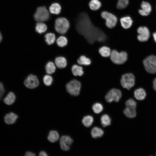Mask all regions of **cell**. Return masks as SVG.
Listing matches in <instances>:
<instances>
[{
  "mask_svg": "<svg viewBox=\"0 0 156 156\" xmlns=\"http://www.w3.org/2000/svg\"><path fill=\"white\" fill-rule=\"evenodd\" d=\"M125 104L126 106L132 107L136 108L137 103L133 99H130L126 101Z\"/></svg>",
  "mask_w": 156,
  "mask_h": 156,
  "instance_id": "cell-36",
  "label": "cell"
},
{
  "mask_svg": "<svg viewBox=\"0 0 156 156\" xmlns=\"http://www.w3.org/2000/svg\"><path fill=\"white\" fill-rule=\"evenodd\" d=\"M90 8L92 10H97L101 7V3L99 0H91L89 3Z\"/></svg>",
  "mask_w": 156,
  "mask_h": 156,
  "instance_id": "cell-25",
  "label": "cell"
},
{
  "mask_svg": "<svg viewBox=\"0 0 156 156\" xmlns=\"http://www.w3.org/2000/svg\"><path fill=\"white\" fill-rule=\"evenodd\" d=\"M153 87L154 89L156 91V78L154 79L153 81Z\"/></svg>",
  "mask_w": 156,
  "mask_h": 156,
  "instance_id": "cell-41",
  "label": "cell"
},
{
  "mask_svg": "<svg viewBox=\"0 0 156 156\" xmlns=\"http://www.w3.org/2000/svg\"><path fill=\"white\" fill-rule=\"evenodd\" d=\"M91 133L92 138H96L102 137L104 134V131L101 129L95 127L92 129Z\"/></svg>",
  "mask_w": 156,
  "mask_h": 156,
  "instance_id": "cell-22",
  "label": "cell"
},
{
  "mask_svg": "<svg viewBox=\"0 0 156 156\" xmlns=\"http://www.w3.org/2000/svg\"><path fill=\"white\" fill-rule=\"evenodd\" d=\"M120 21L122 27L125 29L130 28L133 23L132 19L129 16L122 17L120 19Z\"/></svg>",
  "mask_w": 156,
  "mask_h": 156,
  "instance_id": "cell-14",
  "label": "cell"
},
{
  "mask_svg": "<svg viewBox=\"0 0 156 156\" xmlns=\"http://www.w3.org/2000/svg\"><path fill=\"white\" fill-rule=\"evenodd\" d=\"M138 34L137 39L141 42H144L147 41L150 36V33L148 28L145 26H140L137 30Z\"/></svg>",
  "mask_w": 156,
  "mask_h": 156,
  "instance_id": "cell-10",
  "label": "cell"
},
{
  "mask_svg": "<svg viewBox=\"0 0 156 156\" xmlns=\"http://www.w3.org/2000/svg\"><path fill=\"white\" fill-rule=\"evenodd\" d=\"M5 90L3 84L0 82V101H1L4 94Z\"/></svg>",
  "mask_w": 156,
  "mask_h": 156,
  "instance_id": "cell-37",
  "label": "cell"
},
{
  "mask_svg": "<svg viewBox=\"0 0 156 156\" xmlns=\"http://www.w3.org/2000/svg\"><path fill=\"white\" fill-rule=\"evenodd\" d=\"M49 13L45 6L38 7L34 14L35 20L38 22H43L47 20L49 18Z\"/></svg>",
  "mask_w": 156,
  "mask_h": 156,
  "instance_id": "cell-8",
  "label": "cell"
},
{
  "mask_svg": "<svg viewBox=\"0 0 156 156\" xmlns=\"http://www.w3.org/2000/svg\"><path fill=\"white\" fill-rule=\"evenodd\" d=\"M141 7L143 10L149 14L152 10L151 6L149 3L143 1L141 3Z\"/></svg>",
  "mask_w": 156,
  "mask_h": 156,
  "instance_id": "cell-31",
  "label": "cell"
},
{
  "mask_svg": "<svg viewBox=\"0 0 156 156\" xmlns=\"http://www.w3.org/2000/svg\"><path fill=\"white\" fill-rule=\"evenodd\" d=\"M59 138V135L58 132L54 130L50 131L47 137L48 140L51 142H55L57 141Z\"/></svg>",
  "mask_w": 156,
  "mask_h": 156,
  "instance_id": "cell-23",
  "label": "cell"
},
{
  "mask_svg": "<svg viewBox=\"0 0 156 156\" xmlns=\"http://www.w3.org/2000/svg\"><path fill=\"white\" fill-rule=\"evenodd\" d=\"M18 117V116L15 113L10 112L5 115L4 120L6 124L11 125L15 122Z\"/></svg>",
  "mask_w": 156,
  "mask_h": 156,
  "instance_id": "cell-13",
  "label": "cell"
},
{
  "mask_svg": "<svg viewBox=\"0 0 156 156\" xmlns=\"http://www.w3.org/2000/svg\"><path fill=\"white\" fill-rule=\"evenodd\" d=\"M25 155L26 156H35L36 155L35 153L29 151H28L26 153Z\"/></svg>",
  "mask_w": 156,
  "mask_h": 156,
  "instance_id": "cell-39",
  "label": "cell"
},
{
  "mask_svg": "<svg viewBox=\"0 0 156 156\" xmlns=\"http://www.w3.org/2000/svg\"><path fill=\"white\" fill-rule=\"evenodd\" d=\"M16 98L15 94L12 92H10L4 98L3 101L7 105H10L14 103Z\"/></svg>",
  "mask_w": 156,
  "mask_h": 156,
  "instance_id": "cell-16",
  "label": "cell"
},
{
  "mask_svg": "<svg viewBox=\"0 0 156 156\" xmlns=\"http://www.w3.org/2000/svg\"><path fill=\"white\" fill-rule=\"evenodd\" d=\"M129 3V0H118L117 7L119 9H124L128 6Z\"/></svg>",
  "mask_w": 156,
  "mask_h": 156,
  "instance_id": "cell-33",
  "label": "cell"
},
{
  "mask_svg": "<svg viewBox=\"0 0 156 156\" xmlns=\"http://www.w3.org/2000/svg\"><path fill=\"white\" fill-rule=\"evenodd\" d=\"M61 8L60 5L57 3H54L52 4L49 8L50 12L53 14H57L60 12Z\"/></svg>",
  "mask_w": 156,
  "mask_h": 156,
  "instance_id": "cell-24",
  "label": "cell"
},
{
  "mask_svg": "<svg viewBox=\"0 0 156 156\" xmlns=\"http://www.w3.org/2000/svg\"><path fill=\"white\" fill-rule=\"evenodd\" d=\"M143 63L146 71L151 74L156 73V56L150 55L146 58Z\"/></svg>",
  "mask_w": 156,
  "mask_h": 156,
  "instance_id": "cell-6",
  "label": "cell"
},
{
  "mask_svg": "<svg viewBox=\"0 0 156 156\" xmlns=\"http://www.w3.org/2000/svg\"><path fill=\"white\" fill-rule=\"evenodd\" d=\"M43 79L44 84L48 86L51 85L53 81L52 77L49 75H44Z\"/></svg>",
  "mask_w": 156,
  "mask_h": 156,
  "instance_id": "cell-35",
  "label": "cell"
},
{
  "mask_svg": "<svg viewBox=\"0 0 156 156\" xmlns=\"http://www.w3.org/2000/svg\"><path fill=\"white\" fill-rule=\"evenodd\" d=\"M136 108L129 106H126L124 111V113L127 117L133 118L135 117L136 115Z\"/></svg>",
  "mask_w": 156,
  "mask_h": 156,
  "instance_id": "cell-17",
  "label": "cell"
},
{
  "mask_svg": "<svg viewBox=\"0 0 156 156\" xmlns=\"http://www.w3.org/2000/svg\"><path fill=\"white\" fill-rule=\"evenodd\" d=\"M55 63L56 66L60 68H65L67 65L66 59L62 56L57 57L55 60Z\"/></svg>",
  "mask_w": 156,
  "mask_h": 156,
  "instance_id": "cell-20",
  "label": "cell"
},
{
  "mask_svg": "<svg viewBox=\"0 0 156 156\" xmlns=\"http://www.w3.org/2000/svg\"><path fill=\"white\" fill-rule=\"evenodd\" d=\"M56 42L58 46L63 47L67 45L68 43V40L65 37L61 36L57 38Z\"/></svg>",
  "mask_w": 156,
  "mask_h": 156,
  "instance_id": "cell-32",
  "label": "cell"
},
{
  "mask_svg": "<svg viewBox=\"0 0 156 156\" xmlns=\"http://www.w3.org/2000/svg\"><path fill=\"white\" fill-rule=\"evenodd\" d=\"M94 121V119L92 116L88 115L84 116L82 120L83 125L86 127H89L92 124Z\"/></svg>",
  "mask_w": 156,
  "mask_h": 156,
  "instance_id": "cell-28",
  "label": "cell"
},
{
  "mask_svg": "<svg viewBox=\"0 0 156 156\" xmlns=\"http://www.w3.org/2000/svg\"><path fill=\"white\" fill-rule=\"evenodd\" d=\"M47 29V25L42 22H38L36 24L35 27L36 31L39 34H41L45 32Z\"/></svg>",
  "mask_w": 156,
  "mask_h": 156,
  "instance_id": "cell-27",
  "label": "cell"
},
{
  "mask_svg": "<svg viewBox=\"0 0 156 156\" xmlns=\"http://www.w3.org/2000/svg\"><path fill=\"white\" fill-rule=\"evenodd\" d=\"M120 83L123 88L130 90L135 85V77L131 73H125L121 77Z\"/></svg>",
  "mask_w": 156,
  "mask_h": 156,
  "instance_id": "cell-5",
  "label": "cell"
},
{
  "mask_svg": "<svg viewBox=\"0 0 156 156\" xmlns=\"http://www.w3.org/2000/svg\"><path fill=\"white\" fill-rule=\"evenodd\" d=\"M101 15L105 20V25L107 27L111 29L116 26L117 18L114 15L108 12L103 11L101 12Z\"/></svg>",
  "mask_w": 156,
  "mask_h": 156,
  "instance_id": "cell-9",
  "label": "cell"
},
{
  "mask_svg": "<svg viewBox=\"0 0 156 156\" xmlns=\"http://www.w3.org/2000/svg\"><path fill=\"white\" fill-rule=\"evenodd\" d=\"M73 75L75 77L81 76L84 74L83 68L81 66L77 64L73 65L71 68Z\"/></svg>",
  "mask_w": 156,
  "mask_h": 156,
  "instance_id": "cell-15",
  "label": "cell"
},
{
  "mask_svg": "<svg viewBox=\"0 0 156 156\" xmlns=\"http://www.w3.org/2000/svg\"><path fill=\"white\" fill-rule=\"evenodd\" d=\"M134 94L135 98L139 100L144 99L146 95L145 91L142 88H139L135 90Z\"/></svg>",
  "mask_w": 156,
  "mask_h": 156,
  "instance_id": "cell-21",
  "label": "cell"
},
{
  "mask_svg": "<svg viewBox=\"0 0 156 156\" xmlns=\"http://www.w3.org/2000/svg\"><path fill=\"white\" fill-rule=\"evenodd\" d=\"M77 62L78 64L81 66H88L91 64V61L86 55H81L77 59Z\"/></svg>",
  "mask_w": 156,
  "mask_h": 156,
  "instance_id": "cell-18",
  "label": "cell"
},
{
  "mask_svg": "<svg viewBox=\"0 0 156 156\" xmlns=\"http://www.w3.org/2000/svg\"><path fill=\"white\" fill-rule=\"evenodd\" d=\"M112 50L108 47L103 46L99 49V52L101 56L104 57H109Z\"/></svg>",
  "mask_w": 156,
  "mask_h": 156,
  "instance_id": "cell-19",
  "label": "cell"
},
{
  "mask_svg": "<svg viewBox=\"0 0 156 156\" xmlns=\"http://www.w3.org/2000/svg\"><path fill=\"white\" fill-rule=\"evenodd\" d=\"M101 123L102 126L105 127L110 125L111 119L107 114L103 115L101 118Z\"/></svg>",
  "mask_w": 156,
  "mask_h": 156,
  "instance_id": "cell-30",
  "label": "cell"
},
{
  "mask_svg": "<svg viewBox=\"0 0 156 156\" xmlns=\"http://www.w3.org/2000/svg\"><path fill=\"white\" fill-rule=\"evenodd\" d=\"M39 155L40 156H47L48 155L45 152L42 151L40 152Z\"/></svg>",
  "mask_w": 156,
  "mask_h": 156,
  "instance_id": "cell-40",
  "label": "cell"
},
{
  "mask_svg": "<svg viewBox=\"0 0 156 156\" xmlns=\"http://www.w3.org/2000/svg\"><path fill=\"white\" fill-rule=\"evenodd\" d=\"M138 12L139 14L142 16H146L149 15V14L144 11L142 9L139 10Z\"/></svg>",
  "mask_w": 156,
  "mask_h": 156,
  "instance_id": "cell-38",
  "label": "cell"
},
{
  "mask_svg": "<svg viewBox=\"0 0 156 156\" xmlns=\"http://www.w3.org/2000/svg\"><path fill=\"white\" fill-rule=\"evenodd\" d=\"M109 58L114 64L121 65L127 62L128 55L127 53L125 51L119 52L115 49H113L112 50Z\"/></svg>",
  "mask_w": 156,
  "mask_h": 156,
  "instance_id": "cell-2",
  "label": "cell"
},
{
  "mask_svg": "<svg viewBox=\"0 0 156 156\" xmlns=\"http://www.w3.org/2000/svg\"><path fill=\"white\" fill-rule=\"evenodd\" d=\"M76 29L78 33L83 36L90 44L96 42L104 43L107 40L105 34L94 26L86 13H81L79 15L77 20Z\"/></svg>",
  "mask_w": 156,
  "mask_h": 156,
  "instance_id": "cell-1",
  "label": "cell"
},
{
  "mask_svg": "<svg viewBox=\"0 0 156 156\" xmlns=\"http://www.w3.org/2000/svg\"><path fill=\"white\" fill-rule=\"evenodd\" d=\"M122 93L121 91L119 89L112 88L110 89L105 96L106 101L111 103L113 101L118 102L121 98Z\"/></svg>",
  "mask_w": 156,
  "mask_h": 156,
  "instance_id": "cell-7",
  "label": "cell"
},
{
  "mask_svg": "<svg viewBox=\"0 0 156 156\" xmlns=\"http://www.w3.org/2000/svg\"><path fill=\"white\" fill-rule=\"evenodd\" d=\"M69 27V23L66 18L60 17L56 19L55 28L58 33L61 34H64L67 31Z\"/></svg>",
  "mask_w": 156,
  "mask_h": 156,
  "instance_id": "cell-4",
  "label": "cell"
},
{
  "mask_svg": "<svg viewBox=\"0 0 156 156\" xmlns=\"http://www.w3.org/2000/svg\"><path fill=\"white\" fill-rule=\"evenodd\" d=\"M66 88L67 92L70 95L77 96L80 92L81 83L77 79H73L66 84Z\"/></svg>",
  "mask_w": 156,
  "mask_h": 156,
  "instance_id": "cell-3",
  "label": "cell"
},
{
  "mask_svg": "<svg viewBox=\"0 0 156 156\" xmlns=\"http://www.w3.org/2000/svg\"><path fill=\"white\" fill-rule=\"evenodd\" d=\"M92 109L95 113L98 114L102 112L103 109V107L101 104L97 103L93 105Z\"/></svg>",
  "mask_w": 156,
  "mask_h": 156,
  "instance_id": "cell-34",
  "label": "cell"
},
{
  "mask_svg": "<svg viewBox=\"0 0 156 156\" xmlns=\"http://www.w3.org/2000/svg\"><path fill=\"white\" fill-rule=\"evenodd\" d=\"M153 36L155 42L156 43V31L153 33Z\"/></svg>",
  "mask_w": 156,
  "mask_h": 156,
  "instance_id": "cell-42",
  "label": "cell"
},
{
  "mask_svg": "<svg viewBox=\"0 0 156 156\" xmlns=\"http://www.w3.org/2000/svg\"><path fill=\"white\" fill-rule=\"evenodd\" d=\"M24 84L27 88L33 89L37 87L39 85V81L37 77L35 75L30 74L25 80Z\"/></svg>",
  "mask_w": 156,
  "mask_h": 156,
  "instance_id": "cell-11",
  "label": "cell"
},
{
  "mask_svg": "<svg viewBox=\"0 0 156 156\" xmlns=\"http://www.w3.org/2000/svg\"><path fill=\"white\" fill-rule=\"evenodd\" d=\"M2 39V36L0 32V43L1 42Z\"/></svg>",
  "mask_w": 156,
  "mask_h": 156,
  "instance_id": "cell-43",
  "label": "cell"
},
{
  "mask_svg": "<svg viewBox=\"0 0 156 156\" xmlns=\"http://www.w3.org/2000/svg\"><path fill=\"white\" fill-rule=\"evenodd\" d=\"M45 41L48 45H51L53 43L55 40V36L53 33L47 34L44 36Z\"/></svg>",
  "mask_w": 156,
  "mask_h": 156,
  "instance_id": "cell-29",
  "label": "cell"
},
{
  "mask_svg": "<svg viewBox=\"0 0 156 156\" xmlns=\"http://www.w3.org/2000/svg\"><path fill=\"white\" fill-rule=\"evenodd\" d=\"M73 140L69 136L63 135L60 140V144L61 149L67 151L70 149V146L73 142Z\"/></svg>",
  "mask_w": 156,
  "mask_h": 156,
  "instance_id": "cell-12",
  "label": "cell"
},
{
  "mask_svg": "<svg viewBox=\"0 0 156 156\" xmlns=\"http://www.w3.org/2000/svg\"><path fill=\"white\" fill-rule=\"evenodd\" d=\"M45 69L47 74H51L55 72L56 68L55 65L53 62H49L46 64Z\"/></svg>",
  "mask_w": 156,
  "mask_h": 156,
  "instance_id": "cell-26",
  "label": "cell"
}]
</instances>
